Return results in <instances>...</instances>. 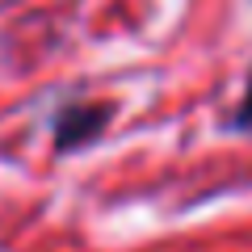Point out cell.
<instances>
[{
	"mask_svg": "<svg viewBox=\"0 0 252 252\" xmlns=\"http://www.w3.org/2000/svg\"><path fill=\"white\" fill-rule=\"evenodd\" d=\"M109 109L105 105H67L59 118H55V143L59 152H72V147H84L101 135Z\"/></svg>",
	"mask_w": 252,
	"mask_h": 252,
	"instance_id": "obj_1",
	"label": "cell"
},
{
	"mask_svg": "<svg viewBox=\"0 0 252 252\" xmlns=\"http://www.w3.org/2000/svg\"><path fill=\"white\" fill-rule=\"evenodd\" d=\"M235 126L252 135V76H248V89H244V101H240V109H235Z\"/></svg>",
	"mask_w": 252,
	"mask_h": 252,
	"instance_id": "obj_2",
	"label": "cell"
}]
</instances>
